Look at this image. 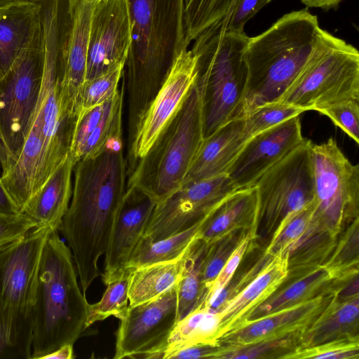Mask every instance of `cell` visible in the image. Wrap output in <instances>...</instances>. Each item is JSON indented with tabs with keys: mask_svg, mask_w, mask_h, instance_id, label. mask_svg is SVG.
<instances>
[{
	"mask_svg": "<svg viewBox=\"0 0 359 359\" xmlns=\"http://www.w3.org/2000/svg\"><path fill=\"white\" fill-rule=\"evenodd\" d=\"M123 145V140L115 141L74 165L72 198L58 231L72 252L84 293L100 275L98 262L126 191Z\"/></svg>",
	"mask_w": 359,
	"mask_h": 359,
	"instance_id": "cell-1",
	"label": "cell"
},
{
	"mask_svg": "<svg viewBox=\"0 0 359 359\" xmlns=\"http://www.w3.org/2000/svg\"><path fill=\"white\" fill-rule=\"evenodd\" d=\"M127 1L131 43L122 77L127 94V138L133 140L175 59L188 47L183 0Z\"/></svg>",
	"mask_w": 359,
	"mask_h": 359,
	"instance_id": "cell-2",
	"label": "cell"
},
{
	"mask_svg": "<svg viewBox=\"0 0 359 359\" xmlns=\"http://www.w3.org/2000/svg\"><path fill=\"white\" fill-rule=\"evenodd\" d=\"M72 252L52 229L41 256L32 311L30 359L74 344L88 328V302Z\"/></svg>",
	"mask_w": 359,
	"mask_h": 359,
	"instance_id": "cell-3",
	"label": "cell"
},
{
	"mask_svg": "<svg viewBox=\"0 0 359 359\" xmlns=\"http://www.w3.org/2000/svg\"><path fill=\"white\" fill-rule=\"evenodd\" d=\"M320 29L317 16L306 8L285 14L264 32L249 37L243 55V116L280 99L313 52Z\"/></svg>",
	"mask_w": 359,
	"mask_h": 359,
	"instance_id": "cell-4",
	"label": "cell"
},
{
	"mask_svg": "<svg viewBox=\"0 0 359 359\" xmlns=\"http://www.w3.org/2000/svg\"><path fill=\"white\" fill-rule=\"evenodd\" d=\"M248 39L244 31L226 30L217 21L193 41L191 50L196 57L195 83L201 100L203 138L243 117L247 76L243 55Z\"/></svg>",
	"mask_w": 359,
	"mask_h": 359,
	"instance_id": "cell-5",
	"label": "cell"
},
{
	"mask_svg": "<svg viewBox=\"0 0 359 359\" xmlns=\"http://www.w3.org/2000/svg\"><path fill=\"white\" fill-rule=\"evenodd\" d=\"M203 140L199 90L191 86L179 109L128 175L157 203L182 186Z\"/></svg>",
	"mask_w": 359,
	"mask_h": 359,
	"instance_id": "cell-6",
	"label": "cell"
},
{
	"mask_svg": "<svg viewBox=\"0 0 359 359\" xmlns=\"http://www.w3.org/2000/svg\"><path fill=\"white\" fill-rule=\"evenodd\" d=\"M359 100V53L344 39L320 29L306 63L278 100L310 111Z\"/></svg>",
	"mask_w": 359,
	"mask_h": 359,
	"instance_id": "cell-7",
	"label": "cell"
},
{
	"mask_svg": "<svg viewBox=\"0 0 359 359\" xmlns=\"http://www.w3.org/2000/svg\"><path fill=\"white\" fill-rule=\"evenodd\" d=\"M52 229L35 227L0 251V310L9 344L31 358L32 311L41 253Z\"/></svg>",
	"mask_w": 359,
	"mask_h": 359,
	"instance_id": "cell-8",
	"label": "cell"
},
{
	"mask_svg": "<svg viewBox=\"0 0 359 359\" xmlns=\"http://www.w3.org/2000/svg\"><path fill=\"white\" fill-rule=\"evenodd\" d=\"M311 142L304 139L256 182L257 215L255 239L271 236L293 213L313 201Z\"/></svg>",
	"mask_w": 359,
	"mask_h": 359,
	"instance_id": "cell-9",
	"label": "cell"
},
{
	"mask_svg": "<svg viewBox=\"0 0 359 359\" xmlns=\"http://www.w3.org/2000/svg\"><path fill=\"white\" fill-rule=\"evenodd\" d=\"M314 182L313 220L337 237L341 227L358 218L359 165L353 164L332 137L311 145Z\"/></svg>",
	"mask_w": 359,
	"mask_h": 359,
	"instance_id": "cell-10",
	"label": "cell"
},
{
	"mask_svg": "<svg viewBox=\"0 0 359 359\" xmlns=\"http://www.w3.org/2000/svg\"><path fill=\"white\" fill-rule=\"evenodd\" d=\"M42 74L43 41L39 14L29 41L0 79V132L13 162L20 154L28 135Z\"/></svg>",
	"mask_w": 359,
	"mask_h": 359,
	"instance_id": "cell-11",
	"label": "cell"
},
{
	"mask_svg": "<svg viewBox=\"0 0 359 359\" xmlns=\"http://www.w3.org/2000/svg\"><path fill=\"white\" fill-rule=\"evenodd\" d=\"M177 285L158 298L128 306L116 333L114 358H163L178 322Z\"/></svg>",
	"mask_w": 359,
	"mask_h": 359,
	"instance_id": "cell-12",
	"label": "cell"
},
{
	"mask_svg": "<svg viewBox=\"0 0 359 359\" xmlns=\"http://www.w3.org/2000/svg\"><path fill=\"white\" fill-rule=\"evenodd\" d=\"M235 190L227 175L182 184L156 204L143 236L157 241L188 229Z\"/></svg>",
	"mask_w": 359,
	"mask_h": 359,
	"instance_id": "cell-13",
	"label": "cell"
},
{
	"mask_svg": "<svg viewBox=\"0 0 359 359\" xmlns=\"http://www.w3.org/2000/svg\"><path fill=\"white\" fill-rule=\"evenodd\" d=\"M196 57L185 49L175 59L170 72L151 102L126 157L128 175L137 161L149 151L162 130L175 115L194 85Z\"/></svg>",
	"mask_w": 359,
	"mask_h": 359,
	"instance_id": "cell-14",
	"label": "cell"
},
{
	"mask_svg": "<svg viewBox=\"0 0 359 359\" xmlns=\"http://www.w3.org/2000/svg\"><path fill=\"white\" fill-rule=\"evenodd\" d=\"M130 43L127 0L97 1L91 18L86 80L124 67Z\"/></svg>",
	"mask_w": 359,
	"mask_h": 359,
	"instance_id": "cell-15",
	"label": "cell"
},
{
	"mask_svg": "<svg viewBox=\"0 0 359 359\" xmlns=\"http://www.w3.org/2000/svg\"><path fill=\"white\" fill-rule=\"evenodd\" d=\"M61 79V68L43 66L41 88L30 123L43 141L46 180L69 153L77 118L63 104Z\"/></svg>",
	"mask_w": 359,
	"mask_h": 359,
	"instance_id": "cell-16",
	"label": "cell"
},
{
	"mask_svg": "<svg viewBox=\"0 0 359 359\" xmlns=\"http://www.w3.org/2000/svg\"><path fill=\"white\" fill-rule=\"evenodd\" d=\"M304 140L299 116L285 120L247 140L226 175L236 189L254 187L266 171Z\"/></svg>",
	"mask_w": 359,
	"mask_h": 359,
	"instance_id": "cell-17",
	"label": "cell"
},
{
	"mask_svg": "<svg viewBox=\"0 0 359 359\" xmlns=\"http://www.w3.org/2000/svg\"><path fill=\"white\" fill-rule=\"evenodd\" d=\"M157 201L136 185L126 186L104 253L103 283L126 272L130 255L144 235Z\"/></svg>",
	"mask_w": 359,
	"mask_h": 359,
	"instance_id": "cell-18",
	"label": "cell"
},
{
	"mask_svg": "<svg viewBox=\"0 0 359 359\" xmlns=\"http://www.w3.org/2000/svg\"><path fill=\"white\" fill-rule=\"evenodd\" d=\"M96 1L67 0L62 50L61 95L65 107L77 116L79 95L86 81L91 18Z\"/></svg>",
	"mask_w": 359,
	"mask_h": 359,
	"instance_id": "cell-19",
	"label": "cell"
},
{
	"mask_svg": "<svg viewBox=\"0 0 359 359\" xmlns=\"http://www.w3.org/2000/svg\"><path fill=\"white\" fill-rule=\"evenodd\" d=\"M334 291L330 290L304 302L249 320L217 342L221 346L236 348L291 334L302 335L325 309Z\"/></svg>",
	"mask_w": 359,
	"mask_h": 359,
	"instance_id": "cell-20",
	"label": "cell"
},
{
	"mask_svg": "<svg viewBox=\"0 0 359 359\" xmlns=\"http://www.w3.org/2000/svg\"><path fill=\"white\" fill-rule=\"evenodd\" d=\"M124 95L122 83L112 98L78 114L69 149L74 163L93 157L114 142L123 140Z\"/></svg>",
	"mask_w": 359,
	"mask_h": 359,
	"instance_id": "cell-21",
	"label": "cell"
},
{
	"mask_svg": "<svg viewBox=\"0 0 359 359\" xmlns=\"http://www.w3.org/2000/svg\"><path fill=\"white\" fill-rule=\"evenodd\" d=\"M288 273L287 253L269 257L255 278L219 309L221 322L217 341L245 323L252 312L278 290Z\"/></svg>",
	"mask_w": 359,
	"mask_h": 359,
	"instance_id": "cell-22",
	"label": "cell"
},
{
	"mask_svg": "<svg viewBox=\"0 0 359 359\" xmlns=\"http://www.w3.org/2000/svg\"><path fill=\"white\" fill-rule=\"evenodd\" d=\"M243 125V116L234 118L203 138L182 184L226 175L245 142Z\"/></svg>",
	"mask_w": 359,
	"mask_h": 359,
	"instance_id": "cell-23",
	"label": "cell"
},
{
	"mask_svg": "<svg viewBox=\"0 0 359 359\" xmlns=\"http://www.w3.org/2000/svg\"><path fill=\"white\" fill-rule=\"evenodd\" d=\"M74 164L69 153L25 204L21 212L27 215L36 227L59 229L72 198Z\"/></svg>",
	"mask_w": 359,
	"mask_h": 359,
	"instance_id": "cell-24",
	"label": "cell"
},
{
	"mask_svg": "<svg viewBox=\"0 0 359 359\" xmlns=\"http://www.w3.org/2000/svg\"><path fill=\"white\" fill-rule=\"evenodd\" d=\"M257 198L255 187L236 189L228 195L207 217L198 236L207 244L238 231L255 238Z\"/></svg>",
	"mask_w": 359,
	"mask_h": 359,
	"instance_id": "cell-25",
	"label": "cell"
},
{
	"mask_svg": "<svg viewBox=\"0 0 359 359\" xmlns=\"http://www.w3.org/2000/svg\"><path fill=\"white\" fill-rule=\"evenodd\" d=\"M339 289L337 287L325 309L302 334L299 347L358 336L359 297L341 300Z\"/></svg>",
	"mask_w": 359,
	"mask_h": 359,
	"instance_id": "cell-26",
	"label": "cell"
},
{
	"mask_svg": "<svg viewBox=\"0 0 359 359\" xmlns=\"http://www.w3.org/2000/svg\"><path fill=\"white\" fill-rule=\"evenodd\" d=\"M41 4H20L0 8L2 76L9 70L29 41L39 20Z\"/></svg>",
	"mask_w": 359,
	"mask_h": 359,
	"instance_id": "cell-27",
	"label": "cell"
},
{
	"mask_svg": "<svg viewBox=\"0 0 359 359\" xmlns=\"http://www.w3.org/2000/svg\"><path fill=\"white\" fill-rule=\"evenodd\" d=\"M184 254L172 261L153 264L130 271L129 306L153 300L175 287L181 278Z\"/></svg>",
	"mask_w": 359,
	"mask_h": 359,
	"instance_id": "cell-28",
	"label": "cell"
},
{
	"mask_svg": "<svg viewBox=\"0 0 359 359\" xmlns=\"http://www.w3.org/2000/svg\"><path fill=\"white\" fill-rule=\"evenodd\" d=\"M221 322L218 311L210 309L203 302L195 309L180 320L173 330L163 359L174 352L197 344H217Z\"/></svg>",
	"mask_w": 359,
	"mask_h": 359,
	"instance_id": "cell-29",
	"label": "cell"
},
{
	"mask_svg": "<svg viewBox=\"0 0 359 359\" xmlns=\"http://www.w3.org/2000/svg\"><path fill=\"white\" fill-rule=\"evenodd\" d=\"M334 288V281L326 269L320 266L275 292L252 312L249 320L304 302Z\"/></svg>",
	"mask_w": 359,
	"mask_h": 359,
	"instance_id": "cell-30",
	"label": "cell"
},
{
	"mask_svg": "<svg viewBox=\"0 0 359 359\" xmlns=\"http://www.w3.org/2000/svg\"><path fill=\"white\" fill-rule=\"evenodd\" d=\"M206 218L184 231L157 241L142 236L130 255L126 271L180 258L198 235Z\"/></svg>",
	"mask_w": 359,
	"mask_h": 359,
	"instance_id": "cell-31",
	"label": "cell"
},
{
	"mask_svg": "<svg viewBox=\"0 0 359 359\" xmlns=\"http://www.w3.org/2000/svg\"><path fill=\"white\" fill-rule=\"evenodd\" d=\"M208 245L197 235L184 254L182 276L177 285L178 321L201 303V266Z\"/></svg>",
	"mask_w": 359,
	"mask_h": 359,
	"instance_id": "cell-32",
	"label": "cell"
},
{
	"mask_svg": "<svg viewBox=\"0 0 359 359\" xmlns=\"http://www.w3.org/2000/svg\"><path fill=\"white\" fill-rule=\"evenodd\" d=\"M240 0H183L186 44L204 29L228 16Z\"/></svg>",
	"mask_w": 359,
	"mask_h": 359,
	"instance_id": "cell-33",
	"label": "cell"
},
{
	"mask_svg": "<svg viewBox=\"0 0 359 359\" xmlns=\"http://www.w3.org/2000/svg\"><path fill=\"white\" fill-rule=\"evenodd\" d=\"M347 227L322 266L335 282H345L358 275V218Z\"/></svg>",
	"mask_w": 359,
	"mask_h": 359,
	"instance_id": "cell-34",
	"label": "cell"
},
{
	"mask_svg": "<svg viewBox=\"0 0 359 359\" xmlns=\"http://www.w3.org/2000/svg\"><path fill=\"white\" fill-rule=\"evenodd\" d=\"M314 212V201L293 213L280 225L271 237L266 257L288 254L308 231Z\"/></svg>",
	"mask_w": 359,
	"mask_h": 359,
	"instance_id": "cell-35",
	"label": "cell"
},
{
	"mask_svg": "<svg viewBox=\"0 0 359 359\" xmlns=\"http://www.w3.org/2000/svg\"><path fill=\"white\" fill-rule=\"evenodd\" d=\"M130 271L106 284L107 288L101 299L88 304L87 326L114 316L119 320L125 315L129 306L128 285Z\"/></svg>",
	"mask_w": 359,
	"mask_h": 359,
	"instance_id": "cell-36",
	"label": "cell"
},
{
	"mask_svg": "<svg viewBox=\"0 0 359 359\" xmlns=\"http://www.w3.org/2000/svg\"><path fill=\"white\" fill-rule=\"evenodd\" d=\"M302 334H291L283 338L231 348L220 346L215 359L282 358L300 345Z\"/></svg>",
	"mask_w": 359,
	"mask_h": 359,
	"instance_id": "cell-37",
	"label": "cell"
},
{
	"mask_svg": "<svg viewBox=\"0 0 359 359\" xmlns=\"http://www.w3.org/2000/svg\"><path fill=\"white\" fill-rule=\"evenodd\" d=\"M304 111L302 109L279 101L258 106L243 116V140L245 142L255 135Z\"/></svg>",
	"mask_w": 359,
	"mask_h": 359,
	"instance_id": "cell-38",
	"label": "cell"
},
{
	"mask_svg": "<svg viewBox=\"0 0 359 359\" xmlns=\"http://www.w3.org/2000/svg\"><path fill=\"white\" fill-rule=\"evenodd\" d=\"M247 231H238L208 244L201 266L203 302L228 258Z\"/></svg>",
	"mask_w": 359,
	"mask_h": 359,
	"instance_id": "cell-39",
	"label": "cell"
},
{
	"mask_svg": "<svg viewBox=\"0 0 359 359\" xmlns=\"http://www.w3.org/2000/svg\"><path fill=\"white\" fill-rule=\"evenodd\" d=\"M123 67H118L95 79L85 81L79 95V113L102 104L114 96L119 89Z\"/></svg>",
	"mask_w": 359,
	"mask_h": 359,
	"instance_id": "cell-40",
	"label": "cell"
},
{
	"mask_svg": "<svg viewBox=\"0 0 359 359\" xmlns=\"http://www.w3.org/2000/svg\"><path fill=\"white\" fill-rule=\"evenodd\" d=\"M359 337H348L308 347H297L283 359H358Z\"/></svg>",
	"mask_w": 359,
	"mask_h": 359,
	"instance_id": "cell-41",
	"label": "cell"
},
{
	"mask_svg": "<svg viewBox=\"0 0 359 359\" xmlns=\"http://www.w3.org/2000/svg\"><path fill=\"white\" fill-rule=\"evenodd\" d=\"M316 111L327 116L357 144H359V100H350L320 108Z\"/></svg>",
	"mask_w": 359,
	"mask_h": 359,
	"instance_id": "cell-42",
	"label": "cell"
},
{
	"mask_svg": "<svg viewBox=\"0 0 359 359\" xmlns=\"http://www.w3.org/2000/svg\"><path fill=\"white\" fill-rule=\"evenodd\" d=\"M36 227L25 213H0V251Z\"/></svg>",
	"mask_w": 359,
	"mask_h": 359,
	"instance_id": "cell-43",
	"label": "cell"
},
{
	"mask_svg": "<svg viewBox=\"0 0 359 359\" xmlns=\"http://www.w3.org/2000/svg\"><path fill=\"white\" fill-rule=\"evenodd\" d=\"M251 241L250 232L246 233L228 258L203 302L209 301L228 286Z\"/></svg>",
	"mask_w": 359,
	"mask_h": 359,
	"instance_id": "cell-44",
	"label": "cell"
},
{
	"mask_svg": "<svg viewBox=\"0 0 359 359\" xmlns=\"http://www.w3.org/2000/svg\"><path fill=\"white\" fill-rule=\"evenodd\" d=\"M272 0H240L233 11L219 22L226 30L243 32L245 24Z\"/></svg>",
	"mask_w": 359,
	"mask_h": 359,
	"instance_id": "cell-45",
	"label": "cell"
},
{
	"mask_svg": "<svg viewBox=\"0 0 359 359\" xmlns=\"http://www.w3.org/2000/svg\"><path fill=\"white\" fill-rule=\"evenodd\" d=\"M220 349V345L217 344H197L172 353L168 359H198L215 358Z\"/></svg>",
	"mask_w": 359,
	"mask_h": 359,
	"instance_id": "cell-46",
	"label": "cell"
},
{
	"mask_svg": "<svg viewBox=\"0 0 359 359\" xmlns=\"http://www.w3.org/2000/svg\"><path fill=\"white\" fill-rule=\"evenodd\" d=\"M21 358L18 351L9 344L0 310V359Z\"/></svg>",
	"mask_w": 359,
	"mask_h": 359,
	"instance_id": "cell-47",
	"label": "cell"
},
{
	"mask_svg": "<svg viewBox=\"0 0 359 359\" xmlns=\"http://www.w3.org/2000/svg\"><path fill=\"white\" fill-rule=\"evenodd\" d=\"M18 212H19L1 184L0 175V213L14 214Z\"/></svg>",
	"mask_w": 359,
	"mask_h": 359,
	"instance_id": "cell-48",
	"label": "cell"
},
{
	"mask_svg": "<svg viewBox=\"0 0 359 359\" xmlns=\"http://www.w3.org/2000/svg\"><path fill=\"white\" fill-rule=\"evenodd\" d=\"M73 344H65L44 355L42 359H72L74 358Z\"/></svg>",
	"mask_w": 359,
	"mask_h": 359,
	"instance_id": "cell-49",
	"label": "cell"
},
{
	"mask_svg": "<svg viewBox=\"0 0 359 359\" xmlns=\"http://www.w3.org/2000/svg\"><path fill=\"white\" fill-rule=\"evenodd\" d=\"M13 162L11 154L0 132V175L3 174Z\"/></svg>",
	"mask_w": 359,
	"mask_h": 359,
	"instance_id": "cell-50",
	"label": "cell"
},
{
	"mask_svg": "<svg viewBox=\"0 0 359 359\" xmlns=\"http://www.w3.org/2000/svg\"><path fill=\"white\" fill-rule=\"evenodd\" d=\"M306 8H316L323 10L336 8L343 0H299Z\"/></svg>",
	"mask_w": 359,
	"mask_h": 359,
	"instance_id": "cell-51",
	"label": "cell"
},
{
	"mask_svg": "<svg viewBox=\"0 0 359 359\" xmlns=\"http://www.w3.org/2000/svg\"><path fill=\"white\" fill-rule=\"evenodd\" d=\"M43 0H0V8L20 4H41Z\"/></svg>",
	"mask_w": 359,
	"mask_h": 359,
	"instance_id": "cell-52",
	"label": "cell"
},
{
	"mask_svg": "<svg viewBox=\"0 0 359 359\" xmlns=\"http://www.w3.org/2000/svg\"><path fill=\"white\" fill-rule=\"evenodd\" d=\"M89 1H99V0H89Z\"/></svg>",
	"mask_w": 359,
	"mask_h": 359,
	"instance_id": "cell-53",
	"label": "cell"
},
{
	"mask_svg": "<svg viewBox=\"0 0 359 359\" xmlns=\"http://www.w3.org/2000/svg\"><path fill=\"white\" fill-rule=\"evenodd\" d=\"M1 76H2V74H1V72H0V79L1 78Z\"/></svg>",
	"mask_w": 359,
	"mask_h": 359,
	"instance_id": "cell-54",
	"label": "cell"
}]
</instances>
